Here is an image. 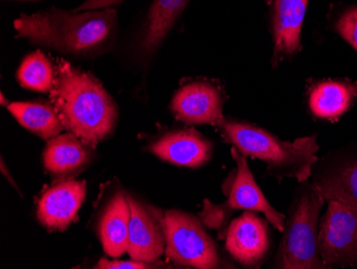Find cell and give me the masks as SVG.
Returning a JSON list of instances; mask_svg holds the SVG:
<instances>
[{
    "mask_svg": "<svg viewBox=\"0 0 357 269\" xmlns=\"http://www.w3.org/2000/svg\"><path fill=\"white\" fill-rule=\"evenodd\" d=\"M17 38L76 57H94L112 49L119 30L117 8L74 10L47 8L21 13L13 23Z\"/></svg>",
    "mask_w": 357,
    "mask_h": 269,
    "instance_id": "1",
    "label": "cell"
},
{
    "mask_svg": "<svg viewBox=\"0 0 357 269\" xmlns=\"http://www.w3.org/2000/svg\"><path fill=\"white\" fill-rule=\"evenodd\" d=\"M51 101L64 129L88 146H96L115 130L119 108L101 82L89 72L60 59Z\"/></svg>",
    "mask_w": 357,
    "mask_h": 269,
    "instance_id": "2",
    "label": "cell"
},
{
    "mask_svg": "<svg viewBox=\"0 0 357 269\" xmlns=\"http://www.w3.org/2000/svg\"><path fill=\"white\" fill-rule=\"evenodd\" d=\"M216 126L227 142L244 156L264 161L266 174L278 180L296 178L300 182H306L318 161L316 136L288 142L255 124L225 117Z\"/></svg>",
    "mask_w": 357,
    "mask_h": 269,
    "instance_id": "3",
    "label": "cell"
},
{
    "mask_svg": "<svg viewBox=\"0 0 357 269\" xmlns=\"http://www.w3.org/2000/svg\"><path fill=\"white\" fill-rule=\"evenodd\" d=\"M324 202L314 182H301L289 208L274 268H324L318 248L319 220Z\"/></svg>",
    "mask_w": 357,
    "mask_h": 269,
    "instance_id": "4",
    "label": "cell"
},
{
    "mask_svg": "<svg viewBox=\"0 0 357 269\" xmlns=\"http://www.w3.org/2000/svg\"><path fill=\"white\" fill-rule=\"evenodd\" d=\"M232 156L236 168L225 187L227 201L220 205L204 202V210L200 212L202 221L211 228H222L228 224L230 217L236 210H252L261 212L276 230L282 232L286 217L273 208L261 189L259 188L244 154L232 148Z\"/></svg>",
    "mask_w": 357,
    "mask_h": 269,
    "instance_id": "5",
    "label": "cell"
},
{
    "mask_svg": "<svg viewBox=\"0 0 357 269\" xmlns=\"http://www.w3.org/2000/svg\"><path fill=\"white\" fill-rule=\"evenodd\" d=\"M163 226L166 256L174 264L199 269L220 266L218 247L196 217L181 210H168Z\"/></svg>",
    "mask_w": 357,
    "mask_h": 269,
    "instance_id": "6",
    "label": "cell"
},
{
    "mask_svg": "<svg viewBox=\"0 0 357 269\" xmlns=\"http://www.w3.org/2000/svg\"><path fill=\"white\" fill-rule=\"evenodd\" d=\"M319 226L318 248L324 268L357 267V208L328 201Z\"/></svg>",
    "mask_w": 357,
    "mask_h": 269,
    "instance_id": "7",
    "label": "cell"
},
{
    "mask_svg": "<svg viewBox=\"0 0 357 269\" xmlns=\"http://www.w3.org/2000/svg\"><path fill=\"white\" fill-rule=\"evenodd\" d=\"M190 3V0H152L140 20L133 42L134 55L142 65H147L158 53Z\"/></svg>",
    "mask_w": 357,
    "mask_h": 269,
    "instance_id": "8",
    "label": "cell"
},
{
    "mask_svg": "<svg viewBox=\"0 0 357 269\" xmlns=\"http://www.w3.org/2000/svg\"><path fill=\"white\" fill-rule=\"evenodd\" d=\"M128 202L131 210L128 253L132 260L153 264L166 250L164 216L132 196Z\"/></svg>",
    "mask_w": 357,
    "mask_h": 269,
    "instance_id": "9",
    "label": "cell"
},
{
    "mask_svg": "<svg viewBox=\"0 0 357 269\" xmlns=\"http://www.w3.org/2000/svg\"><path fill=\"white\" fill-rule=\"evenodd\" d=\"M226 249L243 266H260L268 258L271 249L266 221L256 212L246 210L227 228Z\"/></svg>",
    "mask_w": 357,
    "mask_h": 269,
    "instance_id": "10",
    "label": "cell"
},
{
    "mask_svg": "<svg viewBox=\"0 0 357 269\" xmlns=\"http://www.w3.org/2000/svg\"><path fill=\"white\" fill-rule=\"evenodd\" d=\"M222 89L206 81H194L176 90L170 103L174 117L186 124H216L224 118Z\"/></svg>",
    "mask_w": 357,
    "mask_h": 269,
    "instance_id": "11",
    "label": "cell"
},
{
    "mask_svg": "<svg viewBox=\"0 0 357 269\" xmlns=\"http://www.w3.org/2000/svg\"><path fill=\"white\" fill-rule=\"evenodd\" d=\"M86 196V182L68 180L48 188L38 204V219L50 231H64L75 221Z\"/></svg>",
    "mask_w": 357,
    "mask_h": 269,
    "instance_id": "12",
    "label": "cell"
},
{
    "mask_svg": "<svg viewBox=\"0 0 357 269\" xmlns=\"http://www.w3.org/2000/svg\"><path fill=\"white\" fill-rule=\"evenodd\" d=\"M149 150L163 161L196 168L210 161L213 144L196 130L178 129L158 136Z\"/></svg>",
    "mask_w": 357,
    "mask_h": 269,
    "instance_id": "13",
    "label": "cell"
},
{
    "mask_svg": "<svg viewBox=\"0 0 357 269\" xmlns=\"http://www.w3.org/2000/svg\"><path fill=\"white\" fill-rule=\"evenodd\" d=\"M308 0H275L272 17L273 62L292 57L300 49Z\"/></svg>",
    "mask_w": 357,
    "mask_h": 269,
    "instance_id": "14",
    "label": "cell"
},
{
    "mask_svg": "<svg viewBox=\"0 0 357 269\" xmlns=\"http://www.w3.org/2000/svg\"><path fill=\"white\" fill-rule=\"evenodd\" d=\"M90 158L86 144L71 132L48 140L43 154L46 170L62 177L77 174L89 163Z\"/></svg>",
    "mask_w": 357,
    "mask_h": 269,
    "instance_id": "15",
    "label": "cell"
},
{
    "mask_svg": "<svg viewBox=\"0 0 357 269\" xmlns=\"http://www.w3.org/2000/svg\"><path fill=\"white\" fill-rule=\"evenodd\" d=\"M130 219L128 196L118 192L108 203L100 222V238L107 256L116 259L128 252Z\"/></svg>",
    "mask_w": 357,
    "mask_h": 269,
    "instance_id": "16",
    "label": "cell"
},
{
    "mask_svg": "<svg viewBox=\"0 0 357 269\" xmlns=\"http://www.w3.org/2000/svg\"><path fill=\"white\" fill-rule=\"evenodd\" d=\"M356 98V83L319 82L310 89V108L316 117L333 122L344 115Z\"/></svg>",
    "mask_w": 357,
    "mask_h": 269,
    "instance_id": "17",
    "label": "cell"
},
{
    "mask_svg": "<svg viewBox=\"0 0 357 269\" xmlns=\"http://www.w3.org/2000/svg\"><path fill=\"white\" fill-rule=\"evenodd\" d=\"M314 184L326 201L336 200L357 208V159L316 173Z\"/></svg>",
    "mask_w": 357,
    "mask_h": 269,
    "instance_id": "18",
    "label": "cell"
},
{
    "mask_svg": "<svg viewBox=\"0 0 357 269\" xmlns=\"http://www.w3.org/2000/svg\"><path fill=\"white\" fill-rule=\"evenodd\" d=\"M24 128L37 134L40 138L52 140L64 130L63 124L60 120L53 104L42 102H13L7 106Z\"/></svg>",
    "mask_w": 357,
    "mask_h": 269,
    "instance_id": "19",
    "label": "cell"
},
{
    "mask_svg": "<svg viewBox=\"0 0 357 269\" xmlns=\"http://www.w3.org/2000/svg\"><path fill=\"white\" fill-rule=\"evenodd\" d=\"M56 68L41 51L28 54L20 65L16 78L20 85L32 92H51Z\"/></svg>",
    "mask_w": 357,
    "mask_h": 269,
    "instance_id": "20",
    "label": "cell"
},
{
    "mask_svg": "<svg viewBox=\"0 0 357 269\" xmlns=\"http://www.w3.org/2000/svg\"><path fill=\"white\" fill-rule=\"evenodd\" d=\"M335 29L357 51V6L342 14L336 22Z\"/></svg>",
    "mask_w": 357,
    "mask_h": 269,
    "instance_id": "21",
    "label": "cell"
},
{
    "mask_svg": "<svg viewBox=\"0 0 357 269\" xmlns=\"http://www.w3.org/2000/svg\"><path fill=\"white\" fill-rule=\"evenodd\" d=\"M153 264L139 261H108L102 259L96 268L102 269H142L151 268Z\"/></svg>",
    "mask_w": 357,
    "mask_h": 269,
    "instance_id": "22",
    "label": "cell"
},
{
    "mask_svg": "<svg viewBox=\"0 0 357 269\" xmlns=\"http://www.w3.org/2000/svg\"><path fill=\"white\" fill-rule=\"evenodd\" d=\"M124 3V0H84L77 8L73 9L76 12L86 10L104 9V8H117Z\"/></svg>",
    "mask_w": 357,
    "mask_h": 269,
    "instance_id": "23",
    "label": "cell"
},
{
    "mask_svg": "<svg viewBox=\"0 0 357 269\" xmlns=\"http://www.w3.org/2000/svg\"><path fill=\"white\" fill-rule=\"evenodd\" d=\"M1 172H3V175L8 178V180H9V182H11V184H13V186L15 187L17 190H19V188L16 187L15 182H13V180H12L11 177H10L9 172H8V170H6V166L5 163H3V160H1Z\"/></svg>",
    "mask_w": 357,
    "mask_h": 269,
    "instance_id": "24",
    "label": "cell"
},
{
    "mask_svg": "<svg viewBox=\"0 0 357 269\" xmlns=\"http://www.w3.org/2000/svg\"><path fill=\"white\" fill-rule=\"evenodd\" d=\"M15 1H28V3H37L40 0H15Z\"/></svg>",
    "mask_w": 357,
    "mask_h": 269,
    "instance_id": "25",
    "label": "cell"
},
{
    "mask_svg": "<svg viewBox=\"0 0 357 269\" xmlns=\"http://www.w3.org/2000/svg\"><path fill=\"white\" fill-rule=\"evenodd\" d=\"M0 98H1V106H6L5 96H3V94H1Z\"/></svg>",
    "mask_w": 357,
    "mask_h": 269,
    "instance_id": "26",
    "label": "cell"
},
{
    "mask_svg": "<svg viewBox=\"0 0 357 269\" xmlns=\"http://www.w3.org/2000/svg\"><path fill=\"white\" fill-rule=\"evenodd\" d=\"M266 3H271V0H266Z\"/></svg>",
    "mask_w": 357,
    "mask_h": 269,
    "instance_id": "27",
    "label": "cell"
}]
</instances>
